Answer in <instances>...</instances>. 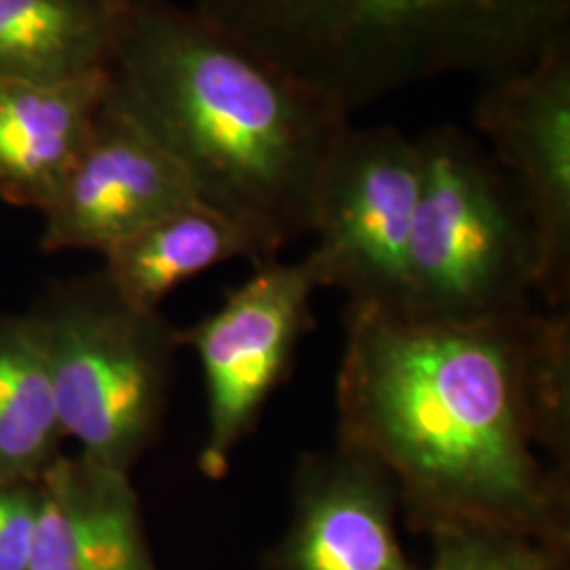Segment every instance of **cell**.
<instances>
[{"label": "cell", "instance_id": "6da1fadb", "mask_svg": "<svg viewBox=\"0 0 570 570\" xmlns=\"http://www.w3.org/2000/svg\"><path fill=\"white\" fill-rule=\"evenodd\" d=\"M336 410L338 444L387 473L407 529L570 550L569 308L431 324L346 305Z\"/></svg>", "mask_w": 570, "mask_h": 570}, {"label": "cell", "instance_id": "7a4b0ae2", "mask_svg": "<svg viewBox=\"0 0 570 570\" xmlns=\"http://www.w3.org/2000/svg\"><path fill=\"white\" fill-rule=\"evenodd\" d=\"M110 96L183 165L261 258L311 233L315 186L348 115L190 7L125 0Z\"/></svg>", "mask_w": 570, "mask_h": 570}, {"label": "cell", "instance_id": "3957f363", "mask_svg": "<svg viewBox=\"0 0 570 570\" xmlns=\"http://www.w3.org/2000/svg\"><path fill=\"white\" fill-rule=\"evenodd\" d=\"M346 112L446 75L499 77L569 35L570 0H188Z\"/></svg>", "mask_w": 570, "mask_h": 570}, {"label": "cell", "instance_id": "277c9868", "mask_svg": "<svg viewBox=\"0 0 570 570\" xmlns=\"http://www.w3.org/2000/svg\"><path fill=\"white\" fill-rule=\"evenodd\" d=\"M416 146L421 193L400 315L480 324L537 308V237L510 174L454 125L429 129Z\"/></svg>", "mask_w": 570, "mask_h": 570}, {"label": "cell", "instance_id": "5b68a950", "mask_svg": "<svg viewBox=\"0 0 570 570\" xmlns=\"http://www.w3.org/2000/svg\"><path fill=\"white\" fill-rule=\"evenodd\" d=\"M39 334L63 438L131 473L159 440L180 330L129 305L104 271L53 282L26 313Z\"/></svg>", "mask_w": 570, "mask_h": 570}, {"label": "cell", "instance_id": "8992f818", "mask_svg": "<svg viewBox=\"0 0 570 570\" xmlns=\"http://www.w3.org/2000/svg\"><path fill=\"white\" fill-rule=\"evenodd\" d=\"M421 193V153L393 127L348 125L315 186L303 258L320 289L346 294V305L402 313L407 242Z\"/></svg>", "mask_w": 570, "mask_h": 570}, {"label": "cell", "instance_id": "52a82bcc", "mask_svg": "<svg viewBox=\"0 0 570 570\" xmlns=\"http://www.w3.org/2000/svg\"><path fill=\"white\" fill-rule=\"evenodd\" d=\"M317 289L303 261L263 258L244 284L226 292L220 308L180 330V343L197 353L204 370L207 431L199 469L207 480L226 478L235 450L287 381L298 346L317 324Z\"/></svg>", "mask_w": 570, "mask_h": 570}, {"label": "cell", "instance_id": "ba28073f", "mask_svg": "<svg viewBox=\"0 0 570 570\" xmlns=\"http://www.w3.org/2000/svg\"><path fill=\"white\" fill-rule=\"evenodd\" d=\"M475 127L518 186L539 252V301H570V39L522 70L492 79L475 102Z\"/></svg>", "mask_w": 570, "mask_h": 570}, {"label": "cell", "instance_id": "9c48e42d", "mask_svg": "<svg viewBox=\"0 0 570 570\" xmlns=\"http://www.w3.org/2000/svg\"><path fill=\"white\" fill-rule=\"evenodd\" d=\"M193 204L204 202L183 165L108 94L81 155L41 212V247L106 256L144 226Z\"/></svg>", "mask_w": 570, "mask_h": 570}, {"label": "cell", "instance_id": "30bf717a", "mask_svg": "<svg viewBox=\"0 0 570 570\" xmlns=\"http://www.w3.org/2000/svg\"><path fill=\"white\" fill-rule=\"evenodd\" d=\"M292 508L263 570H421L397 532V489L364 454L338 444L306 452L292 473Z\"/></svg>", "mask_w": 570, "mask_h": 570}, {"label": "cell", "instance_id": "8fae6325", "mask_svg": "<svg viewBox=\"0 0 570 570\" xmlns=\"http://www.w3.org/2000/svg\"><path fill=\"white\" fill-rule=\"evenodd\" d=\"M39 497L28 570H159L131 473L61 452Z\"/></svg>", "mask_w": 570, "mask_h": 570}, {"label": "cell", "instance_id": "7c38bea8", "mask_svg": "<svg viewBox=\"0 0 570 570\" xmlns=\"http://www.w3.org/2000/svg\"><path fill=\"white\" fill-rule=\"evenodd\" d=\"M110 94L108 68L61 81L0 82V199L42 212Z\"/></svg>", "mask_w": 570, "mask_h": 570}, {"label": "cell", "instance_id": "4fadbf2b", "mask_svg": "<svg viewBox=\"0 0 570 570\" xmlns=\"http://www.w3.org/2000/svg\"><path fill=\"white\" fill-rule=\"evenodd\" d=\"M235 258L263 261L256 244L209 205H186L127 237L104 261V275L129 305L161 311L188 279Z\"/></svg>", "mask_w": 570, "mask_h": 570}, {"label": "cell", "instance_id": "5bb4252c", "mask_svg": "<svg viewBox=\"0 0 570 570\" xmlns=\"http://www.w3.org/2000/svg\"><path fill=\"white\" fill-rule=\"evenodd\" d=\"M125 0H0V82L61 81L108 68Z\"/></svg>", "mask_w": 570, "mask_h": 570}, {"label": "cell", "instance_id": "9a60e30c", "mask_svg": "<svg viewBox=\"0 0 570 570\" xmlns=\"http://www.w3.org/2000/svg\"><path fill=\"white\" fill-rule=\"evenodd\" d=\"M63 440L37 330L26 313L0 315V478L39 482Z\"/></svg>", "mask_w": 570, "mask_h": 570}, {"label": "cell", "instance_id": "2e32d148", "mask_svg": "<svg viewBox=\"0 0 570 570\" xmlns=\"http://www.w3.org/2000/svg\"><path fill=\"white\" fill-rule=\"evenodd\" d=\"M431 560L421 570H570V550L529 534L487 527L428 532Z\"/></svg>", "mask_w": 570, "mask_h": 570}, {"label": "cell", "instance_id": "e0dca14e", "mask_svg": "<svg viewBox=\"0 0 570 570\" xmlns=\"http://www.w3.org/2000/svg\"><path fill=\"white\" fill-rule=\"evenodd\" d=\"M39 503V482L0 478V570L30 567Z\"/></svg>", "mask_w": 570, "mask_h": 570}]
</instances>
